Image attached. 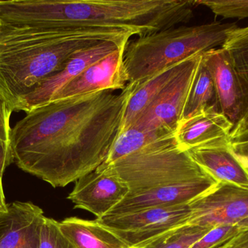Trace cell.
Instances as JSON below:
<instances>
[{"label": "cell", "instance_id": "cell-20", "mask_svg": "<svg viewBox=\"0 0 248 248\" xmlns=\"http://www.w3.org/2000/svg\"><path fill=\"white\" fill-rule=\"evenodd\" d=\"M221 48L228 52L237 72L248 84V26L232 31Z\"/></svg>", "mask_w": 248, "mask_h": 248}, {"label": "cell", "instance_id": "cell-11", "mask_svg": "<svg viewBox=\"0 0 248 248\" xmlns=\"http://www.w3.org/2000/svg\"><path fill=\"white\" fill-rule=\"evenodd\" d=\"M126 45L104 41L74 54L61 71L46 79L33 93L22 99L17 112L23 111L26 113L35 106L50 101L64 86L77 78L90 66Z\"/></svg>", "mask_w": 248, "mask_h": 248}, {"label": "cell", "instance_id": "cell-6", "mask_svg": "<svg viewBox=\"0 0 248 248\" xmlns=\"http://www.w3.org/2000/svg\"><path fill=\"white\" fill-rule=\"evenodd\" d=\"M189 216L188 203L105 215L95 220L116 234L128 248H145L169 231L186 225Z\"/></svg>", "mask_w": 248, "mask_h": 248}, {"label": "cell", "instance_id": "cell-19", "mask_svg": "<svg viewBox=\"0 0 248 248\" xmlns=\"http://www.w3.org/2000/svg\"><path fill=\"white\" fill-rule=\"evenodd\" d=\"M170 134L173 133L142 131L139 128L131 127L119 134L108 156L107 160L103 164H112L114 162L133 154L146 146Z\"/></svg>", "mask_w": 248, "mask_h": 248}, {"label": "cell", "instance_id": "cell-18", "mask_svg": "<svg viewBox=\"0 0 248 248\" xmlns=\"http://www.w3.org/2000/svg\"><path fill=\"white\" fill-rule=\"evenodd\" d=\"M208 109L221 113L214 79L208 67L202 61L201 55V61L186 99L182 120Z\"/></svg>", "mask_w": 248, "mask_h": 248}, {"label": "cell", "instance_id": "cell-21", "mask_svg": "<svg viewBox=\"0 0 248 248\" xmlns=\"http://www.w3.org/2000/svg\"><path fill=\"white\" fill-rule=\"evenodd\" d=\"M210 230L196 226H182L162 236L145 248H190Z\"/></svg>", "mask_w": 248, "mask_h": 248}, {"label": "cell", "instance_id": "cell-4", "mask_svg": "<svg viewBox=\"0 0 248 248\" xmlns=\"http://www.w3.org/2000/svg\"><path fill=\"white\" fill-rule=\"evenodd\" d=\"M104 165L110 167L129 189L123 200L106 215L188 204L218 183L187 151L178 147L174 133Z\"/></svg>", "mask_w": 248, "mask_h": 248}, {"label": "cell", "instance_id": "cell-1", "mask_svg": "<svg viewBox=\"0 0 248 248\" xmlns=\"http://www.w3.org/2000/svg\"><path fill=\"white\" fill-rule=\"evenodd\" d=\"M135 86L32 108L12 128L13 163L54 188L94 171L107 160Z\"/></svg>", "mask_w": 248, "mask_h": 248}, {"label": "cell", "instance_id": "cell-28", "mask_svg": "<svg viewBox=\"0 0 248 248\" xmlns=\"http://www.w3.org/2000/svg\"><path fill=\"white\" fill-rule=\"evenodd\" d=\"M11 163L9 162L0 163V213L5 212L7 209V204L5 202L4 191L2 187V176L4 170Z\"/></svg>", "mask_w": 248, "mask_h": 248}, {"label": "cell", "instance_id": "cell-3", "mask_svg": "<svg viewBox=\"0 0 248 248\" xmlns=\"http://www.w3.org/2000/svg\"><path fill=\"white\" fill-rule=\"evenodd\" d=\"M132 36L124 29L53 32L0 25V93L17 112L22 99L74 54L104 41L128 43Z\"/></svg>", "mask_w": 248, "mask_h": 248}, {"label": "cell", "instance_id": "cell-25", "mask_svg": "<svg viewBox=\"0 0 248 248\" xmlns=\"http://www.w3.org/2000/svg\"><path fill=\"white\" fill-rule=\"evenodd\" d=\"M229 144L248 173V123L230 133Z\"/></svg>", "mask_w": 248, "mask_h": 248}, {"label": "cell", "instance_id": "cell-10", "mask_svg": "<svg viewBox=\"0 0 248 248\" xmlns=\"http://www.w3.org/2000/svg\"><path fill=\"white\" fill-rule=\"evenodd\" d=\"M128 192L126 183L110 167L101 165L76 182L68 199L75 208L85 210L100 218L119 205Z\"/></svg>", "mask_w": 248, "mask_h": 248}, {"label": "cell", "instance_id": "cell-12", "mask_svg": "<svg viewBox=\"0 0 248 248\" xmlns=\"http://www.w3.org/2000/svg\"><path fill=\"white\" fill-rule=\"evenodd\" d=\"M126 45L90 66L64 86L50 100H62L104 90H124L128 84L124 66Z\"/></svg>", "mask_w": 248, "mask_h": 248}, {"label": "cell", "instance_id": "cell-2", "mask_svg": "<svg viewBox=\"0 0 248 248\" xmlns=\"http://www.w3.org/2000/svg\"><path fill=\"white\" fill-rule=\"evenodd\" d=\"M195 0L0 1V25L42 31L124 29L135 36L186 23Z\"/></svg>", "mask_w": 248, "mask_h": 248}, {"label": "cell", "instance_id": "cell-7", "mask_svg": "<svg viewBox=\"0 0 248 248\" xmlns=\"http://www.w3.org/2000/svg\"><path fill=\"white\" fill-rule=\"evenodd\" d=\"M201 55L202 54L195 55L185 61V65L179 74L131 127L142 131L174 133L182 120L186 99Z\"/></svg>", "mask_w": 248, "mask_h": 248}, {"label": "cell", "instance_id": "cell-22", "mask_svg": "<svg viewBox=\"0 0 248 248\" xmlns=\"http://www.w3.org/2000/svg\"><path fill=\"white\" fill-rule=\"evenodd\" d=\"M196 5L209 8L217 16L225 18H247L248 0H195Z\"/></svg>", "mask_w": 248, "mask_h": 248}, {"label": "cell", "instance_id": "cell-27", "mask_svg": "<svg viewBox=\"0 0 248 248\" xmlns=\"http://www.w3.org/2000/svg\"><path fill=\"white\" fill-rule=\"evenodd\" d=\"M216 248H248V229L240 230L230 240Z\"/></svg>", "mask_w": 248, "mask_h": 248}, {"label": "cell", "instance_id": "cell-23", "mask_svg": "<svg viewBox=\"0 0 248 248\" xmlns=\"http://www.w3.org/2000/svg\"><path fill=\"white\" fill-rule=\"evenodd\" d=\"M39 248H75L60 230L58 221L45 216Z\"/></svg>", "mask_w": 248, "mask_h": 248}, {"label": "cell", "instance_id": "cell-17", "mask_svg": "<svg viewBox=\"0 0 248 248\" xmlns=\"http://www.w3.org/2000/svg\"><path fill=\"white\" fill-rule=\"evenodd\" d=\"M58 226L75 248H128L116 234L96 220L70 217L58 222Z\"/></svg>", "mask_w": 248, "mask_h": 248}, {"label": "cell", "instance_id": "cell-24", "mask_svg": "<svg viewBox=\"0 0 248 248\" xmlns=\"http://www.w3.org/2000/svg\"><path fill=\"white\" fill-rule=\"evenodd\" d=\"M240 231L237 225L222 226L212 229L190 248H216Z\"/></svg>", "mask_w": 248, "mask_h": 248}, {"label": "cell", "instance_id": "cell-13", "mask_svg": "<svg viewBox=\"0 0 248 248\" xmlns=\"http://www.w3.org/2000/svg\"><path fill=\"white\" fill-rule=\"evenodd\" d=\"M45 215L31 202L7 204L0 213V248H39Z\"/></svg>", "mask_w": 248, "mask_h": 248}, {"label": "cell", "instance_id": "cell-30", "mask_svg": "<svg viewBox=\"0 0 248 248\" xmlns=\"http://www.w3.org/2000/svg\"><path fill=\"white\" fill-rule=\"evenodd\" d=\"M239 228H240V230H245V229H248V218H246V219L243 220L241 222L237 224Z\"/></svg>", "mask_w": 248, "mask_h": 248}, {"label": "cell", "instance_id": "cell-26", "mask_svg": "<svg viewBox=\"0 0 248 248\" xmlns=\"http://www.w3.org/2000/svg\"><path fill=\"white\" fill-rule=\"evenodd\" d=\"M13 110L0 93V141L10 145L12 128L10 122Z\"/></svg>", "mask_w": 248, "mask_h": 248}, {"label": "cell", "instance_id": "cell-14", "mask_svg": "<svg viewBox=\"0 0 248 248\" xmlns=\"http://www.w3.org/2000/svg\"><path fill=\"white\" fill-rule=\"evenodd\" d=\"M231 122L221 112L202 111L179 122L174 132L175 141L181 149L228 144Z\"/></svg>", "mask_w": 248, "mask_h": 248}, {"label": "cell", "instance_id": "cell-9", "mask_svg": "<svg viewBox=\"0 0 248 248\" xmlns=\"http://www.w3.org/2000/svg\"><path fill=\"white\" fill-rule=\"evenodd\" d=\"M202 60L214 79L221 113L231 122V132H234L248 123V84L224 48L204 52Z\"/></svg>", "mask_w": 248, "mask_h": 248}, {"label": "cell", "instance_id": "cell-5", "mask_svg": "<svg viewBox=\"0 0 248 248\" xmlns=\"http://www.w3.org/2000/svg\"><path fill=\"white\" fill-rule=\"evenodd\" d=\"M235 23L213 22L182 26L137 36L129 40L124 54L128 83L139 84L162 70L190 57L222 46Z\"/></svg>", "mask_w": 248, "mask_h": 248}, {"label": "cell", "instance_id": "cell-8", "mask_svg": "<svg viewBox=\"0 0 248 248\" xmlns=\"http://www.w3.org/2000/svg\"><path fill=\"white\" fill-rule=\"evenodd\" d=\"M189 205L190 216L186 225L209 230L237 225L248 218V188L218 182Z\"/></svg>", "mask_w": 248, "mask_h": 248}, {"label": "cell", "instance_id": "cell-29", "mask_svg": "<svg viewBox=\"0 0 248 248\" xmlns=\"http://www.w3.org/2000/svg\"><path fill=\"white\" fill-rule=\"evenodd\" d=\"M2 162L13 163V157L10 144L0 141V163Z\"/></svg>", "mask_w": 248, "mask_h": 248}, {"label": "cell", "instance_id": "cell-16", "mask_svg": "<svg viewBox=\"0 0 248 248\" xmlns=\"http://www.w3.org/2000/svg\"><path fill=\"white\" fill-rule=\"evenodd\" d=\"M186 60L162 70L140 84H135V88L127 105L119 134L132 126L137 118L179 74Z\"/></svg>", "mask_w": 248, "mask_h": 248}, {"label": "cell", "instance_id": "cell-15", "mask_svg": "<svg viewBox=\"0 0 248 248\" xmlns=\"http://www.w3.org/2000/svg\"><path fill=\"white\" fill-rule=\"evenodd\" d=\"M192 159L218 182L248 188V173L234 155L230 144L198 147L188 150Z\"/></svg>", "mask_w": 248, "mask_h": 248}]
</instances>
